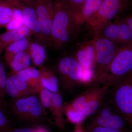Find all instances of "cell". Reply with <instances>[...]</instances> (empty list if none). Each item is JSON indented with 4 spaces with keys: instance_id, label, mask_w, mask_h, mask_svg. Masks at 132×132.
<instances>
[{
    "instance_id": "1",
    "label": "cell",
    "mask_w": 132,
    "mask_h": 132,
    "mask_svg": "<svg viewBox=\"0 0 132 132\" xmlns=\"http://www.w3.org/2000/svg\"><path fill=\"white\" fill-rule=\"evenodd\" d=\"M81 24L65 0H54L49 47L56 51L67 49L79 35Z\"/></svg>"
},
{
    "instance_id": "2",
    "label": "cell",
    "mask_w": 132,
    "mask_h": 132,
    "mask_svg": "<svg viewBox=\"0 0 132 132\" xmlns=\"http://www.w3.org/2000/svg\"><path fill=\"white\" fill-rule=\"evenodd\" d=\"M132 72V43L119 48L110 63L89 86L115 85Z\"/></svg>"
},
{
    "instance_id": "3",
    "label": "cell",
    "mask_w": 132,
    "mask_h": 132,
    "mask_svg": "<svg viewBox=\"0 0 132 132\" xmlns=\"http://www.w3.org/2000/svg\"><path fill=\"white\" fill-rule=\"evenodd\" d=\"M55 72L59 84L65 91H71L82 84L83 69L73 56L65 55L61 58L56 65Z\"/></svg>"
},
{
    "instance_id": "4",
    "label": "cell",
    "mask_w": 132,
    "mask_h": 132,
    "mask_svg": "<svg viewBox=\"0 0 132 132\" xmlns=\"http://www.w3.org/2000/svg\"><path fill=\"white\" fill-rule=\"evenodd\" d=\"M126 8V0H104L98 12L86 23L96 35Z\"/></svg>"
},
{
    "instance_id": "5",
    "label": "cell",
    "mask_w": 132,
    "mask_h": 132,
    "mask_svg": "<svg viewBox=\"0 0 132 132\" xmlns=\"http://www.w3.org/2000/svg\"><path fill=\"white\" fill-rule=\"evenodd\" d=\"M11 109L21 119L31 122L41 120L45 113L39 99L35 95L15 99Z\"/></svg>"
},
{
    "instance_id": "6",
    "label": "cell",
    "mask_w": 132,
    "mask_h": 132,
    "mask_svg": "<svg viewBox=\"0 0 132 132\" xmlns=\"http://www.w3.org/2000/svg\"><path fill=\"white\" fill-rule=\"evenodd\" d=\"M94 38L95 59L93 80L108 65L120 47L110 40L101 35H94Z\"/></svg>"
},
{
    "instance_id": "7",
    "label": "cell",
    "mask_w": 132,
    "mask_h": 132,
    "mask_svg": "<svg viewBox=\"0 0 132 132\" xmlns=\"http://www.w3.org/2000/svg\"><path fill=\"white\" fill-rule=\"evenodd\" d=\"M83 70L82 84L89 86L94 79L93 68L95 59L94 38L78 46L73 56Z\"/></svg>"
},
{
    "instance_id": "8",
    "label": "cell",
    "mask_w": 132,
    "mask_h": 132,
    "mask_svg": "<svg viewBox=\"0 0 132 132\" xmlns=\"http://www.w3.org/2000/svg\"><path fill=\"white\" fill-rule=\"evenodd\" d=\"M113 99L114 105L132 129V89L126 80L115 85Z\"/></svg>"
},
{
    "instance_id": "9",
    "label": "cell",
    "mask_w": 132,
    "mask_h": 132,
    "mask_svg": "<svg viewBox=\"0 0 132 132\" xmlns=\"http://www.w3.org/2000/svg\"><path fill=\"white\" fill-rule=\"evenodd\" d=\"M97 35L104 36L118 46L120 45V47L132 43L131 31L124 18L107 24L94 35Z\"/></svg>"
},
{
    "instance_id": "10",
    "label": "cell",
    "mask_w": 132,
    "mask_h": 132,
    "mask_svg": "<svg viewBox=\"0 0 132 132\" xmlns=\"http://www.w3.org/2000/svg\"><path fill=\"white\" fill-rule=\"evenodd\" d=\"M34 7L41 33L49 47L54 16V0H36Z\"/></svg>"
},
{
    "instance_id": "11",
    "label": "cell",
    "mask_w": 132,
    "mask_h": 132,
    "mask_svg": "<svg viewBox=\"0 0 132 132\" xmlns=\"http://www.w3.org/2000/svg\"><path fill=\"white\" fill-rule=\"evenodd\" d=\"M124 126V119L122 116L114 112L109 107L104 106L99 110L89 127H101L123 130Z\"/></svg>"
},
{
    "instance_id": "12",
    "label": "cell",
    "mask_w": 132,
    "mask_h": 132,
    "mask_svg": "<svg viewBox=\"0 0 132 132\" xmlns=\"http://www.w3.org/2000/svg\"><path fill=\"white\" fill-rule=\"evenodd\" d=\"M19 7L22 13L24 24L29 29L31 35H32L38 42L45 47L47 46L41 33L34 4L20 2Z\"/></svg>"
},
{
    "instance_id": "13",
    "label": "cell",
    "mask_w": 132,
    "mask_h": 132,
    "mask_svg": "<svg viewBox=\"0 0 132 132\" xmlns=\"http://www.w3.org/2000/svg\"><path fill=\"white\" fill-rule=\"evenodd\" d=\"M6 92L10 97L14 99L38 94L23 79L15 74L7 77Z\"/></svg>"
},
{
    "instance_id": "14",
    "label": "cell",
    "mask_w": 132,
    "mask_h": 132,
    "mask_svg": "<svg viewBox=\"0 0 132 132\" xmlns=\"http://www.w3.org/2000/svg\"><path fill=\"white\" fill-rule=\"evenodd\" d=\"M110 86L97 85V88L85 105L82 114L87 117L94 114L100 108Z\"/></svg>"
},
{
    "instance_id": "15",
    "label": "cell",
    "mask_w": 132,
    "mask_h": 132,
    "mask_svg": "<svg viewBox=\"0 0 132 132\" xmlns=\"http://www.w3.org/2000/svg\"><path fill=\"white\" fill-rule=\"evenodd\" d=\"M62 98L59 93L52 92V101L49 108L53 118L54 124L59 129H65V121L64 117Z\"/></svg>"
},
{
    "instance_id": "16",
    "label": "cell",
    "mask_w": 132,
    "mask_h": 132,
    "mask_svg": "<svg viewBox=\"0 0 132 132\" xmlns=\"http://www.w3.org/2000/svg\"><path fill=\"white\" fill-rule=\"evenodd\" d=\"M30 35V31L24 24L19 29L8 31L0 35V54L13 43Z\"/></svg>"
},
{
    "instance_id": "17",
    "label": "cell",
    "mask_w": 132,
    "mask_h": 132,
    "mask_svg": "<svg viewBox=\"0 0 132 132\" xmlns=\"http://www.w3.org/2000/svg\"><path fill=\"white\" fill-rule=\"evenodd\" d=\"M39 70L40 82L42 88L53 93H59V80L55 72L43 65L41 66Z\"/></svg>"
},
{
    "instance_id": "18",
    "label": "cell",
    "mask_w": 132,
    "mask_h": 132,
    "mask_svg": "<svg viewBox=\"0 0 132 132\" xmlns=\"http://www.w3.org/2000/svg\"><path fill=\"white\" fill-rule=\"evenodd\" d=\"M15 74L19 76L23 79L28 85L34 89L37 93L43 89L40 82V73L39 70L31 66L24 69Z\"/></svg>"
},
{
    "instance_id": "19",
    "label": "cell",
    "mask_w": 132,
    "mask_h": 132,
    "mask_svg": "<svg viewBox=\"0 0 132 132\" xmlns=\"http://www.w3.org/2000/svg\"><path fill=\"white\" fill-rule=\"evenodd\" d=\"M104 0H86L78 19L81 23L87 22L97 13Z\"/></svg>"
},
{
    "instance_id": "20",
    "label": "cell",
    "mask_w": 132,
    "mask_h": 132,
    "mask_svg": "<svg viewBox=\"0 0 132 132\" xmlns=\"http://www.w3.org/2000/svg\"><path fill=\"white\" fill-rule=\"evenodd\" d=\"M28 48L31 61L34 65L36 67L42 66L46 56L45 46L38 42H30Z\"/></svg>"
},
{
    "instance_id": "21",
    "label": "cell",
    "mask_w": 132,
    "mask_h": 132,
    "mask_svg": "<svg viewBox=\"0 0 132 132\" xmlns=\"http://www.w3.org/2000/svg\"><path fill=\"white\" fill-rule=\"evenodd\" d=\"M29 38V36L22 38L6 48L4 57L5 60L9 65L15 55L28 48L30 42Z\"/></svg>"
},
{
    "instance_id": "22",
    "label": "cell",
    "mask_w": 132,
    "mask_h": 132,
    "mask_svg": "<svg viewBox=\"0 0 132 132\" xmlns=\"http://www.w3.org/2000/svg\"><path fill=\"white\" fill-rule=\"evenodd\" d=\"M9 0H0V28L10 21L17 3Z\"/></svg>"
},
{
    "instance_id": "23",
    "label": "cell",
    "mask_w": 132,
    "mask_h": 132,
    "mask_svg": "<svg viewBox=\"0 0 132 132\" xmlns=\"http://www.w3.org/2000/svg\"><path fill=\"white\" fill-rule=\"evenodd\" d=\"M31 61V57L28 48L26 50L15 55L9 65L14 73H15L30 67Z\"/></svg>"
},
{
    "instance_id": "24",
    "label": "cell",
    "mask_w": 132,
    "mask_h": 132,
    "mask_svg": "<svg viewBox=\"0 0 132 132\" xmlns=\"http://www.w3.org/2000/svg\"><path fill=\"white\" fill-rule=\"evenodd\" d=\"M97 87V85L91 86L90 88L83 92L69 103L76 111L83 114L82 112L85 105L88 100L95 91Z\"/></svg>"
},
{
    "instance_id": "25",
    "label": "cell",
    "mask_w": 132,
    "mask_h": 132,
    "mask_svg": "<svg viewBox=\"0 0 132 132\" xmlns=\"http://www.w3.org/2000/svg\"><path fill=\"white\" fill-rule=\"evenodd\" d=\"M63 111L69 122L75 125L82 123L87 118L76 111L69 103L63 104Z\"/></svg>"
},
{
    "instance_id": "26",
    "label": "cell",
    "mask_w": 132,
    "mask_h": 132,
    "mask_svg": "<svg viewBox=\"0 0 132 132\" xmlns=\"http://www.w3.org/2000/svg\"><path fill=\"white\" fill-rule=\"evenodd\" d=\"M20 2L17 3V5L14 10L12 19L6 26L8 31L17 29L24 25L23 16L19 7Z\"/></svg>"
},
{
    "instance_id": "27",
    "label": "cell",
    "mask_w": 132,
    "mask_h": 132,
    "mask_svg": "<svg viewBox=\"0 0 132 132\" xmlns=\"http://www.w3.org/2000/svg\"><path fill=\"white\" fill-rule=\"evenodd\" d=\"M7 79L5 69L0 61V105L3 108L5 106L4 98L7 94Z\"/></svg>"
},
{
    "instance_id": "28",
    "label": "cell",
    "mask_w": 132,
    "mask_h": 132,
    "mask_svg": "<svg viewBox=\"0 0 132 132\" xmlns=\"http://www.w3.org/2000/svg\"><path fill=\"white\" fill-rule=\"evenodd\" d=\"M71 10L78 19L86 0H65Z\"/></svg>"
},
{
    "instance_id": "29",
    "label": "cell",
    "mask_w": 132,
    "mask_h": 132,
    "mask_svg": "<svg viewBox=\"0 0 132 132\" xmlns=\"http://www.w3.org/2000/svg\"><path fill=\"white\" fill-rule=\"evenodd\" d=\"M39 100L43 108H49L52 101V92L43 88L39 93Z\"/></svg>"
},
{
    "instance_id": "30",
    "label": "cell",
    "mask_w": 132,
    "mask_h": 132,
    "mask_svg": "<svg viewBox=\"0 0 132 132\" xmlns=\"http://www.w3.org/2000/svg\"><path fill=\"white\" fill-rule=\"evenodd\" d=\"M4 109L0 105V132H10L12 129Z\"/></svg>"
},
{
    "instance_id": "31",
    "label": "cell",
    "mask_w": 132,
    "mask_h": 132,
    "mask_svg": "<svg viewBox=\"0 0 132 132\" xmlns=\"http://www.w3.org/2000/svg\"><path fill=\"white\" fill-rule=\"evenodd\" d=\"M88 132H126L124 130H118L101 127H89Z\"/></svg>"
},
{
    "instance_id": "32",
    "label": "cell",
    "mask_w": 132,
    "mask_h": 132,
    "mask_svg": "<svg viewBox=\"0 0 132 132\" xmlns=\"http://www.w3.org/2000/svg\"><path fill=\"white\" fill-rule=\"evenodd\" d=\"M123 18L130 27L132 33V12Z\"/></svg>"
},
{
    "instance_id": "33",
    "label": "cell",
    "mask_w": 132,
    "mask_h": 132,
    "mask_svg": "<svg viewBox=\"0 0 132 132\" xmlns=\"http://www.w3.org/2000/svg\"><path fill=\"white\" fill-rule=\"evenodd\" d=\"M73 132H86L82 126V123L75 125Z\"/></svg>"
},
{
    "instance_id": "34",
    "label": "cell",
    "mask_w": 132,
    "mask_h": 132,
    "mask_svg": "<svg viewBox=\"0 0 132 132\" xmlns=\"http://www.w3.org/2000/svg\"><path fill=\"white\" fill-rule=\"evenodd\" d=\"M10 132H34V130L30 128H23L20 129H16L14 130H11Z\"/></svg>"
},
{
    "instance_id": "35",
    "label": "cell",
    "mask_w": 132,
    "mask_h": 132,
    "mask_svg": "<svg viewBox=\"0 0 132 132\" xmlns=\"http://www.w3.org/2000/svg\"><path fill=\"white\" fill-rule=\"evenodd\" d=\"M34 132H49L45 128L42 127H39L36 128L34 130Z\"/></svg>"
},
{
    "instance_id": "36",
    "label": "cell",
    "mask_w": 132,
    "mask_h": 132,
    "mask_svg": "<svg viewBox=\"0 0 132 132\" xmlns=\"http://www.w3.org/2000/svg\"><path fill=\"white\" fill-rule=\"evenodd\" d=\"M132 89V72L128 75V77L126 79Z\"/></svg>"
},
{
    "instance_id": "37",
    "label": "cell",
    "mask_w": 132,
    "mask_h": 132,
    "mask_svg": "<svg viewBox=\"0 0 132 132\" xmlns=\"http://www.w3.org/2000/svg\"><path fill=\"white\" fill-rule=\"evenodd\" d=\"M36 0H25L26 4H34Z\"/></svg>"
},
{
    "instance_id": "38",
    "label": "cell",
    "mask_w": 132,
    "mask_h": 132,
    "mask_svg": "<svg viewBox=\"0 0 132 132\" xmlns=\"http://www.w3.org/2000/svg\"><path fill=\"white\" fill-rule=\"evenodd\" d=\"M126 1L127 7L128 6H130L132 8V0H126Z\"/></svg>"
},
{
    "instance_id": "39",
    "label": "cell",
    "mask_w": 132,
    "mask_h": 132,
    "mask_svg": "<svg viewBox=\"0 0 132 132\" xmlns=\"http://www.w3.org/2000/svg\"><path fill=\"white\" fill-rule=\"evenodd\" d=\"M9 1H13L19 2L24 3H26L25 0H9Z\"/></svg>"
}]
</instances>
